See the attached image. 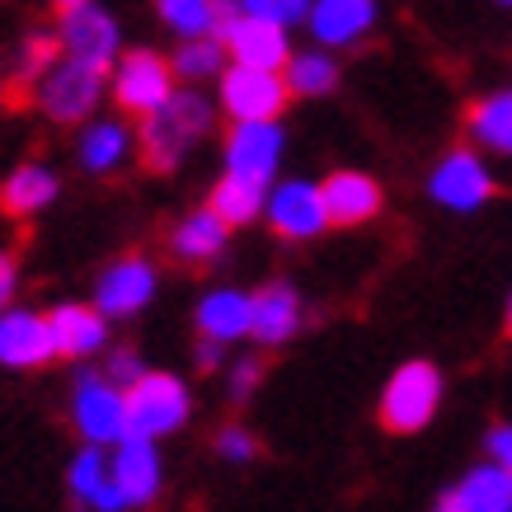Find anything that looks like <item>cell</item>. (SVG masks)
<instances>
[{
  "label": "cell",
  "instance_id": "1",
  "mask_svg": "<svg viewBox=\"0 0 512 512\" xmlns=\"http://www.w3.org/2000/svg\"><path fill=\"white\" fill-rule=\"evenodd\" d=\"M212 132V104L198 90H174L156 113H146L137 127L141 165L151 174H174L188 151Z\"/></svg>",
  "mask_w": 512,
  "mask_h": 512
},
{
  "label": "cell",
  "instance_id": "2",
  "mask_svg": "<svg viewBox=\"0 0 512 512\" xmlns=\"http://www.w3.org/2000/svg\"><path fill=\"white\" fill-rule=\"evenodd\" d=\"M109 90V71H99V66H85L76 57H66L52 66L43 80H38V90H33V104L52 118V123L62 127H76V123H90L94 109H99V99Z\"/></svg>",
  "mask_w": 512,
  "mask_h": 512
},
{
  "label": "cell",
  "instance_id": "3",
  "mask_svg": "<svg viewBox=\"0 0 512 512\" xmlns=\"http://www.w3.org/2000/svg\"><path fill=\"white\" fill-rule=\"evenodd\" d=\"M71 423L90 447H118L132 433L127 419V390L104 372H80L71 386Z\"/></svg>",
  "mask_w": 512,
  "mask_h": 512
},
{
  "label": "cell",
  "instance_id": "4",
  "mask_svg": "<svg viewBox=\"0 0 512 512\" xmlns=\"http://www.w3.org/2000/svg\"><path fill=\"white\" fill-rule=\"evenodd\" d=\"M442 404V372L433 362H404L381 390V428L386 433H419Z\"/></svg>",
  "mask_w": 512,
  "mask_h": 512
},
{
  "label": "cell",
  "instance_id": "5",
  "mask_svg": "<svg viewBox=\"0 0 512 512\" xmlns=\"http://www.w3.org/2000/svg\"><path fill=\"white\" fill-rule=\"evenodd\" d=\"M193 414V395L179 376L170 372H146L137 386H127V419L137 437H165L174 428H184Z\"/></svg>",
  "mask_w": 512,
  "mask_h": 512
},
{
  "label": "cell",
  "instance_id": "6",
  "mask_svg": "<svg viewBox=\"0 0 512 512\" xmlns=\"http://www.w3.org/2000/svg\"><path fill=\"white\" fill-rule=\"evenodd\" d=\"M109 90L123 113L146 118V113H156L174 94V62L160 57V52H151V47H132L109 71Z\"/></svg>",
  "mask_w": 512,
  "mask_h": 512
},
{
  "label": "cell",
  "instance_id": "7",
  "mask_svg": "<svg viewBox=\"0 0 512 512\" xmlns=\"http://www.w3.org/2000/svg\"><path fill=\"white\" fill-rule=\"evenodd\" d=\"M287 76L282 71H259V66H226L221 71V109L235 123H278V113L287 109Z\"/></svg>",
  "mask_w": 512,
  "mask_h": 512
},
{
  "label": "cell",
  "instance_id": "8",
  "mask_svg": "<svg viewBox=\"0 0 512 512\" xmlns=\"http://www.w3.org/2000/svg\"><path fill=\"white\" fill-rule=\"evenodd\" d=\"M57 38H62V52L76 57L85 66H99V71H113L118 57H123V29L109 10L99 5H80V10H66L62 24H57Z\"/></svg>",
  "mask_w": 512,
  "mask_h": 512
},
{
  "label": "cell",
  "instance_id": "9",
  "mask_svg": "<svg viewBox=\"0 0 512 512\" xmlns=\"http://www.w3.org/2000/svg\"><path fill=\"white\" fill-rule=\"evenodd\" d=\"M156 259H146V254H123V259H113L99 282H94V306L109 315V320H127V315H137L151 306V296H156Z\"/></svg>",
  "mask_w": 512,
  "mask_h": 512
},
{
  "label": "cell",
  "instance_id": "10",
  "mask_svg": "<svg viewBox=\"0 0 512 512\" xmlns=\"http://www.w3.org/2000/svg\"><path fill=\"white\" fill-rule=\"evenodd\" d=\"M264 217L282 240H315L325 226H334L325 207V188L311 184V179H287V184L268 188Z\"/></svg>",
  "mask_w": 512,
  "mask_h": 512
},
{
  "label": "cell",
  "instance_id": "11",
  "mask_svg": "<svg viewBox=\"0 0 512 512\" xmlns=\"http://www.w3.org/2000/svg\"><path fill=\"white\" fill-rule=\"evenodd\" d=\"M494 174L484 165L480 151H470V146H456L451 156H442L433 174H428V193H433L442 207L451 212H475L484 202L494 198Z\"/></svg>",
  "mask_w": 512,
  "mask_h": 512
},
{
  "label": "cell",
  "instance_id": "12",
  "mask_svg": "<svg viewBox=\"0 0 512 512\" xmlns=\"http://www.w3.org/2000/svg\"><path fill=\"white\" fill-rule=\"evenodd\" d=\"M221 43L231 52L235 66H259V71H282L287 66V29L273 24V19H259V15H245L235 5L226 24H221Z\"/></svg>",
  "mask_w": 512,
  "mask_h": 512
},
{
  "label": "cell",
  "instance_id": "13",
  "mask_svg": "<svg viewBox=\"0 0 512 512\" xmlns=\"http://www.w3.org/2000/svg\"><path fill=\"white\" fill-rule=\"evenodd\" d=\"M57 357V339H52V320L24 306L0 311V367L10 372H38Z\"/></svg>",
  "mask_w": 512,
  "mask_h": 512
},
{
  "label": "cell",
  "instance_id": "14",
  "mask_svg": "<svg viewBox=\"0 0 512 512\" xmlns=\"http://www.w3.org/2000/svg\"><path fill=\"white\" fill-rule=\"evenodd\" d=\"M282 160V127L278 123H235L226 137V174L254 179L273 188Z\"/></svg>",
  "mask_w": 512,
  "mask_h": 512
},
{
  "label": "cell",
  "instance_id": "15",
  "mask_svg": "<svg viewBox=\"0 0 512 512\" xmlns=\"http://www.w3.org/2000/svg\"><path fill=\"white\" fill-rule=\"evenodd\" d=\"M301 325H306V301H301V292L287 278L264 282L254 292V339L264 343V348L292 343L301 334Z\"/></svg>",
  "mask_w": 512,
  "mask_h": 512
},
{
  "label": "cell",
  "instance_id": "16",
  "mask_svg": "<svg viewBox=\"0 0 512 512\" xmlns=\"http://www.w3.org/2000/svg\"><path fill=\"white\" fill-rule=\"evenodd\" d=\"M113 466V484L123 489L127 508H146L151 498L160 494V456H156V442L151 437H137L127 433L109 456Z\"/></svg>",
  "mask_w": 512,
  "mask_h": 512
},
{
  "label": "cell",
  "instance_id": "17",
  "mask_svg": "<svg viewBox=\"0 0 512 512\" xmlns=\"http://www.w3.org/2000/svg\"><path fill=\"white\" fill-rule=\"evenodd\" d=\"M311 38L320 47H353L376 29V0H315L311 10Z\"/></svg>",
  "mask_w": 512,
  "mask_h": 512
},
{
  "label": "cell",
  "instance_id": "18",
  "mask_svg": "<svg viewBox=\"0 0 512 512\" xmlns=\"http://www.w3.org/2000/svg\"><path fill=\"white\" fill-rule=\"evenodd\" d=\"M325 207L334 226H367L372 217H381V184L362 170H334L325 179Z\"/></svg>",
  "mask_w": 512,
  "mask_h": 512
},
{
  "label": "cell",
  "instance_id": "19",
  "mask_svg": "<svg viewBox=\"0 0 512 512\" xmlns=\"http://www.w3.org/2000/svg\"><path fill=\"white\" fill-rule=\"evenodd\" d=\"M47 320H52L57 357H94L109 348V315L99 311V306L66 301L57 311H47Z\"/></svg>",
  "mask_w": 512,
  "mask_h": 512
},
{
  "label": "cell",
  "instance_id": "20",
  "mask_svg": "<svg viewBox=\"0 0 512 512\" xmlns=\"http://www.w3.org/2000/svg\"><path fill=\"white\" fill-rule=\"evenodd\" d=\"M66 484H71L76 503H85L90 512H123L127 508L123 489L113 484V466H109V456H104V447H90V442H85V451H76V461L66 470Z\"/></svg>",
  "mask_w": 512,
  "mask_h": 512
},
{
  "label": "cell",
  "instance_id": "21",
  "mask_svg": "<svg viewBox=\"0 0 512 512\" xmlns=\"http://www.w3.org/2000/svg\"><path fill=\"white\" fill-rule=\"evenodd\" d=\"M231 221L221 217L217 207L207 202V207H198V212H188L179 226H174V235H170V254L174 259H184V264H212L221 249H226V240H231Z\"/></svg>",
  "mask_w": 512,
  "mask_h": 512
},
{
  "label": "cell",
  "instance_id": "22",
  "mask_svg": "<svg viewBox=\"0 0 512 512\" xmlns=\"http://www.w3.org/2000/svg\"><path fill=\"white\" fill-rule=\"evenodd\" d=\"M198 334L202 339H221L235 343L254 334V292H240V287H217L198 301Z\"/></svg>",
  "mask_w": 512,
  "mask_h": 512
},
{
  "label": "cell",
  "instance_id": "23",
  "mask_svg": "<svg viewBox=\"0 0 512 512\" xmlns=\"http://www.w3.org/2000/svg\"><path fill=\"white\" fill-rule=\"evenodd\" d=\"M57 193H62V179L47 170V165L29 160V165H19V170L5 174V184H0V212L15 221H29V217H38L43 207H52Z\"/></svg>",
  "mask_w": 512,
  "mask_h": 512
},
{
  "label": "cell",
  "instance_id": "24",
  "mask_svg": "<svg viewBox=\"0 0 512 512\" xmlns=\"http://www.w3.org/2000/svg\"><path fill=\"white\" fill-rule=\"evenodd\" d=\"M132 151H137V141H132V127L123 118H90L76 146L80 165L90 174H118L132 160Z\"/></svg>",
  "mask_w": 512,
  "mask_h": 512
},
{
  "label": "cell",
  "instance_id": "25",
  "mask_svg": "<svg viewBox=\"0 0 512 512\" xmlns=\"http://www.w3.org/2000/svg\"><path fill=\"white\" fill-rule=\"evenodd\" d=\"M62 62V38L47 29H33L19 38L15 62H10V99H33L38 80Z\"/></svg>",
  "mask_w": 512,
  "mask_h": 512
},
{
  "label": "cell",
  "instance_id": "26",
  "mask_svg": "<svg viewBox=\"0 0 512 512\" xmlns=\"http://www.w3.org/2000/svg\"><path fill=\"white\" fill-rule=\"evenodd\" d=\"M466 132L480 151L512 156V90H494L484 99H475L466 113Z\"/></svg>",
  "mask_w": 512,
  "mask_h": 512
},
{
  "label": "cell",
  "instance_id": "27",
  "mask_svg": "<svg viewBox=\"0 0 512 512\" xmlns=\"http://www.w3.org/2000/svg\"><path fill=\"white\" fill-rule=\"evenodd\" d=\"M282 76H287V90L296 99H320L339 85V62H334V52L329 47H306V52H292L287 66H282Z\"/></svg>",
  "mask_w": 512,
  "mask_h": 512
},
{
  "label": "cell",
  "instance_id": "28",
  "mask_svg": "<svg viewBox=\"0 0 512 512\" xmlns=\"http://www.w3.org/2000/svg\"><path fill=\"white\" fill-rule=\"evenodd\" d=\"M156 10L165 29H174L179 38H207V33H221L235 0H156Z\"/></svg>",
  "mask_w": 512,
  "mask_h": 512
},
{
  "label": "cell",
  "instance_id": "29",
  "mask_svg": "<svg viewBox=\"0 0 512 512\" xmlns=\"http://www.w3.org/2000/svg\"><path fill=\"white\" fill-rule=\"evenodd\" d=\"M456 489H461L470 512H512V470L498 466V461L475 466Z\"/></svg>",
  "mask_w": 512,
  "mask_h": 512
},
{
  "label": "cell",
  "instance_id": "30",
  "mask_svg": "<svg viewBox=\"0 0 512 512\" xmlns=\"http://www.w3.org/2000/svg\"><path fill=\"white\" fill-rule=\"evenodd\" d=\"M212 207L231 226H249L254 217H264L268 184H254V179H240V174H221V184L212 188Z\"/></svg>",
  "mask_w": 512,
  "mask_h": 512
},
{
  "label": "cell",
  "instance_id": "31",
  "mask_svg": "<svg viewBox=\"0 0 512 512\" xmlns=\"http://www.w3.org/2000/svg\"><path fill=\"white\" fill-rule=\"evenodd\" d=\"M226 43H221V33H207V38H184V43L174 47V76L188 80V85H202V80H212L226 71Z\"/></svg>",
  "mask_w": 512,
  "mask_h": 512
},
{
  "label": "cell",
  "instance_id": "32",
  "mask_svg": "<svg viewBox=\"0 0 512 512\" xmlns=\"http://www.w3.org/2000/svg\"><path fill=\"white\" fill-rule=\"evenodd\" d=\"M245 15H259V19H273L282 29H292V24H306L315 10V0H235Z\"/></svg>",
  "mask_w": 512,
  "mask_h": 512
},
{
  "label": "cell",
  "instance_id": "33",
  "mask_svg": "<svg viewBox=\"0 0 512 512\" xmlns=\"http://www.w3.org/2000/svg\"><path fill=\"white\" fill-rule=\"evenodd\" d=\"M259 381H264V357H254V353L235 357V362H231V376H226V395H231L235 404H245L249 395L259 390Z\"/></svg>",
  "mask_w": 512,
  "mask_h": 512
},
{
  "label": "cell",
  "instance_id": "34",
  "mask_svg": "<svg viewBox=\"0 0 512 512\" xmlns=\"http://www.w3.org/2000/svg\"><path fill=\"white\" fill-rule=\"evenodd\" d=\"M217 456L231 461V466H245V461L259 456V437L249 433V428H240V423H226L217 433Z\"/></svg>",
  "mask_w": 512,
  "mask_h": 512
},
{
  "label": "cell",
  "instance_id": "35",
  "mask_svg": "<svg viewBox=\"0 0 512 512\" xmlns=\"http://www.w3.org/2000/svg\"><path fill=\"white\" fill-rule=\"evenodd\" d=\"M104 376L127 390V386H137L141 376H146V362H141L137 348H104Z\"/></svg>",
  "mask_w": 512,
  "mask_h": 512
},
{
  "label": "cell",
  "instance_id": "36",
  "mask_svg": "<svg viewBox=\"0 0 512 512\" xmlns=\"http://www.w3.org/2000/svg\"><path fill=\"white\" fill-rule=\"evenodd\" d=\"M484 451H489V461L512 470V423H494V428L484 433Z\"/></svg>",
  "mask_w": 512,
  "mask_h": 512
},
{
  "label": "cell",
  "instance_id": "37",
  "mask_svg": "<svg viewBox=\"0 0 512 512\" xmlns=\"http://www.w3.org/2000/svg\"><path fill=\"white\" fill-rule=\"evenodd\" d=\"M15 292H19V264L10 249H0V311H10Z\"/></svg>",
  "mask_w": 512,
  "mask_h": 512
},
{
  "label": "cell",
  "instance_id": "38",
  "mask_svg": "<svg viewBox=\"0 0 512 512\" xmlns=\"http://www.w3.org/2000/svg\"><path fill=\"white\" fill-rule=\"evenodd\" d=\"M193 362H198L202 372H217L221 362H226V343H221V339H202V334H198V348H193Z\"/></svg>",
  "mask_w": 512,
  "mask_h": 512
},
{
  "label": "cell",
  "instance_id": "39",
  "mask_svg": "<svg viewBox=\"0 0 512 512\" xmlns=\"http://www.w3.org/2000/svg\"><path fill=\"white\" fill-rule=\"evenodd\" d=\"M433 512H470V508H466V498H461V489H447V494L437 498Z\"/></svg>",
  "mask_w": 512,
  "mask_h": 512
},
{
  "label": "cell",
  "instance_id": "40",
  "mask_svg": "<svg viewBox=\"0 0 512 512\" xmlns=\"http://www.w3.org/2000/svg\"><path fill=\"white\" fill-rule=\"evenodd\" d=\"M57 5V15H66V10H80V5H94V0H52Z\"/></svg>",
  "mask_w": 512,
  "mask_h": 512
},
{
  "label": "cell",
  "instance_id": "41",
  "mask_svg": "<svg viewBox=\"0 0 512 512\" xmlns=\"http://www.w3.org/2000/svg\"><path fill=\"white\" fill-rule=\"evenodd\" d=\"M10 99V71H5V62H0V104Z\"/></svg>",
  "mask_w": 512,
  "mask_h": 512
},
{
  "label": "cell",
  "instance_id": "42",
  "mask_svg": "<svg viewBox=\"0 0 512 512\" xmlns=\"http://www.w3.org/2000/svg\"><path fill=\"white\" fill-rule=\"evenodd\" d=\"M503 329L512 334V296H508V315H503Z\"/></svg>",
  "mask_w": 512,
  "mask_h": 512
},
{
  "label": "cell",
  "instance_id": "43",
  "mask_svg": "<svg viewBox=\"0 0 512 512\" xmlns=\"http://www.w3.org/2000/svg\"><path fill=\"white\" fill-rule=\"evenodd\" d=\"M498 5H512V0H498Z\"/></svg>",
  "mask_w": 512,
  "mask_h": 512
}]
</instances>
